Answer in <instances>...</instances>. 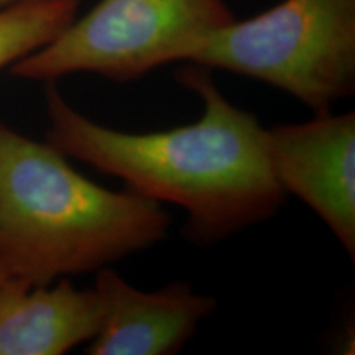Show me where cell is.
<instances>
[{"instance_id":"6","label":"cell","mask_w":355,"mask_h":355,"mask_svg":"<svg viewBox=\"0 0 355 355\" xmlns=\"http://www.w3.org/2000/svg\"><path fill=\"white\" fill-rule=\"evenodd\" d=\"M101 327L87 344L89 355H171L193 339L217 301L175 282L157 291L132 286L110 266L96 272Z\"/></svg>"},{"instance_id":"2","label":"cell","mask_w":355,"mask_h":355,"mask_svg":"<svg viewBox=\"0 0 355 355\" xmlns=\"http://www.w3.org/2000/svg\"><path fill=\"white\" fill-rule=\"evenodd\" d=\"M170 225L159 202L102 188L55 146L0 123V255L10 277L99 272L165 241Z\"/></svg>"},{"instance_id":"3","label":"cell","mask_w":355,"mask_h":355,"mask_svg":"<svg viewBox=\"0 0 355 355\" xmlns=\"http://www.w3.org/2000/svg\"><path fill=\"white\" fill-rule=\"evenodd\" d=\"M189 63L285 91L314 114L355 92V0H282L211 35Z\"/></svg>"},{"instance_id":"10","label":"cell","mask_w":355,"mask_h":355,"mask_svg":"<svg viewBox=\"0 0 355 355\" xmlns=\"http://www.w3.org/2000/svg\"><path fill=\"white\" fill-rule=\"evenodd\" d=\"M21 2H26V0H0V10H3V8H8V7H13V6H17V3H21Z\"/></svg>"},{"instance_id":"4","label":"cell","mask_w":355,"mask_h":355,"mask_svg":"<svg viewBox=\"0 0 355 355\" xmlns=\"http://www.w3.org/2000/svg\"><path fill=\"white\" fill-rule=\"evenodd\" d=\"M234 20L225 0H99L10 73L43 83L78 73L137 81L165 64L189 63L211 35Z\"/></svg>"},{"instance_id":"8","label":"cell","mask_w":355,"mask_h":355,"mask_svg":"<svg viewBox=\"0 0 355 355\" xmlns=\"http://www.w3.org/2000/svg\"><path fill=\"white\" fill-rule=\"evenodd\" d=\"M78 10L79 0H26L0 10V69L55 40Z\"/></svg>"},{"instance_id":"1","label":"cell","mask_w":355,"mask_h":355,"mask_svg":"<svg viewBox=\"0 0 355 355\" xmlns=\"http://www.w3.org/2000/svg\"><path fill=\"white\" fill-rule=\"evenodd\" d=\"M176 79L201 99V117L150 133L101 125L74 109L55 81L46 83L44 141L119 178L140 196L180 206L188 216L183 232L193 243H217L272 219L286 194L270 166L266 128L225 99L209 68L189 63Z\"/></svg>"},{"instance_id":"5","label":"cell","mask_w":355,"mask_h":355,"mask_svg":"<svg viewBox=\"0 0 355 355\" xmlns=\"http://www.w3.org/2000/svg\"><path fill=\"white\" fill-rule=\"evenodd\" d=\"M266 153L283 193L316 212L354 261L355 112L266 128Z\"/></svg>"},{"instance_id":"9","label":"cell","mask_w":355,"mask_h":355,"mask_svg":"<svg viewBox=\"0 0 355 355\" xmlns=\"http://www.w3.org/2000/svg\"><path fill=\"white\" fill-rule=\"evenodd\" d=\"M8 277H10V272H8L6 261H3L2 255H0V285H2V283L6 282V279H7Z\"/></svg>"},{"instance_id":"7","label":"cell","mask_w":355,"mask_h":355,"mask_svg":"<svg viewBox=\"0 0 355 355\" xmlns=\"http://www.w3.org/2000/svg\"><path fill=\"white\" fill-rule=\"evenodd\" d=\"M101 327L94 288L68 278L28 283L8 277L0 285V355H63L89 344Z\"/></svg>"}]
</instances>
